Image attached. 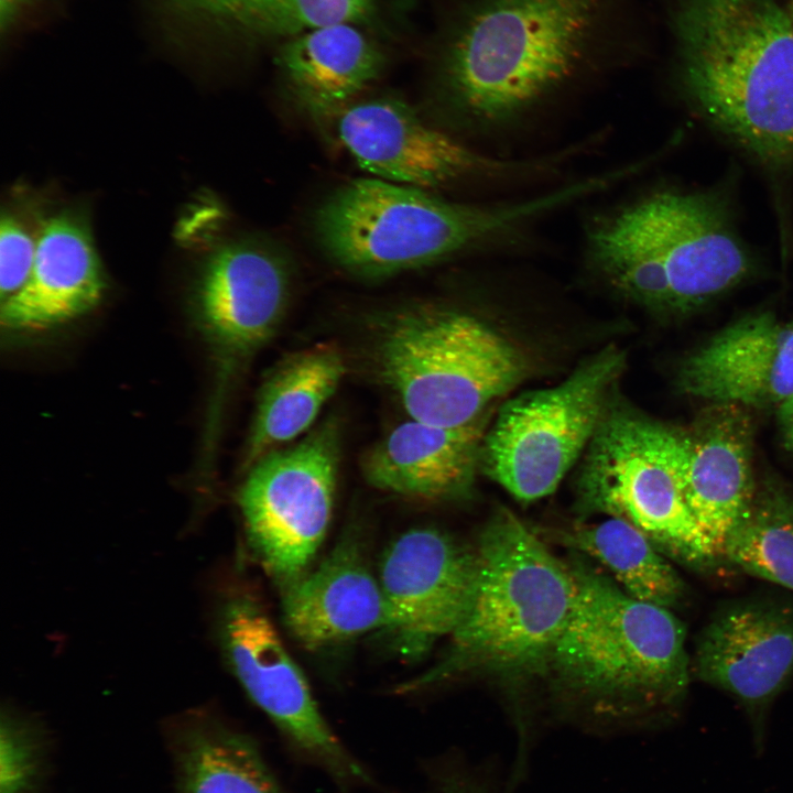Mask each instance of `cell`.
Here are the masks:
<instances>
[{
    "label": "cell",
    "mask_w": 793,
    "mask_h": 793,
    "mask_svg": "<svg viewBox=\"0 0 793 793\" xmlns=\"http://www.w3.org/2000/svg\"><path fill=\"white\" fill-rule=\"evenodd\" d=\"M485 436L484 416L455 427L410 419L366 454L362 474L385 492L424 501L456 499L472 485Z\"/></svg>",
    "instance_id": "19"
},
{
    "label": "cell",
    "mask_w": 793,
    "mask_h": 793,
    "mask_svg": "<svg viewBox=\"0 0 793 793\" xmlns=\"http://www.w3.org/2000/svg\"><path fill=\"white\" fill-rule=\"evenodd\" d=\"M182 793H286L247 735L214 724L188 730L181 753Z\"/></svg>",
    "instance_id": "24"
},
{
    "label": "cell",
    "mask_w": 793,
    "mask_h": 793,
    "mask_svg": "<svg viewBox=\"0 0 793 793\" xmlns=\"http://www.w3.org/2000/svg\"><path fill=\"white\" fill-rule=\"evenodd\" d=\"M470 602L435 666L398 687L412 693L466 673L545 670L573 608L577 585L564 562L512 511L480 532Z\"/></svg>",
    "instance_id": "6"
},
{
    "label": "cell",
    "mask_w": 793,
    "mask_h": 793,
    "mask_svg": "<svg viewBox=\"0 0 793 793\" xmlns=\"http://www.w3.org/2000/svg\"><path fill=\"white\" fill-rule=\"evenodd\" d=\"M588 267L624 300L686 315L734 290L754 271L721 194L659 191L595 220Z\"/></svg>",
    "instance_id": "5"
},
{
    "label": "cell",
    "mask_w": 793,
    "mask_h": 793,
    "mask_svg": "<svg viewBox=\"0 0 793 793\" xmlns=\"http://www.w3.org/2000/svg\"><path fill=\"white\" fill-rule=\"evenodd\" d=\"M676 381L713 403L778 409L793 397V317L759 311L736 319L683 360Z\"/></svg>",
    "instance_id": "17"
},
{
    "label": "cell",
    "mask_w": 793,
    "mask_h": 793,
    "mask_svg": "<svg viewBox=\"0 0 793 793\" xmlns=\"http://www.w3.org/2000/svg\"><path fill=\"white\" fill-rule=\"evenodd\" d=\"M558 539L601 563L636 599L669 609L685 599L682 577L648 536L628 521L609 517L600 523L563 531Z\"/></svg>",
    "instance_id": "23"
},
{
    "label": "cell",
    "mask_w": 793,
    "mask_h": 793,
    "mask_svg": "<svg viewBox=\"0 0 793 793\" xmlns=\"http://www.w3.org/2000/svg\"><path fill=\"white\" fill-rule=\"evenodd\" d=\"M36 242L10 215L0 226V290L2 302L15 294L32 271Z\"/></svg>",
    "instance_id": "28"
},
{
    "label": "cell",
    "mask_w": 793,
    "mask_h": 793,
    "mask_svg": "<svg viewBox=\"0 0 793 793\" xmlns=\"http://www.w3.org/2000/svg\"><path fill=\"white\" fill-rule=\"evenodd\" d=\"M340 457L334 419L248 469L238 495L248 543L285 589L311 569L332 518Z\"/></svg>",
    "instance_id": "10"
},
{
    "label": "cell",
    "mask_w": 793,
    "mask_h": 793,
    "mask_svg": "<svg viewBox=\"0 0 793 793\" xmlns=\"http://www.w3.org/2000/svg\"><path fill=\"white\" fill-rule=\"evenodd\" d=\"M346 367L336 346L317 344L295 351L268 372L257 399L242 467L307 431L337 390Z\"/></svg>",
    "instance_id": "22"
},
{
    "label": "cell",
    "mask_w": 793,
    "mask_h": 793,
    "mask_svg": "<svg viewBox=\"0 0 793 793\" xmlns=\"http://www.w3.org/2000/svg\"><path fill=\"white\" fill-rule=\"evenodd\" d=\"M724 557L749 575L793 591V491L769 484L727 539Z\"/></svg>",
    "instance_id": "25"
},
{
    "label": "cell",
    "mask_w": 793,
    "mask_h": 793,
    "mask_svg": "<svg viewBox=\"0 0 793 793\" xmlns=\"http://www.w3.org/2000/svg\"><path fill=\"white\" fill-rule=\"evenodd\" d=\"M336 116L339 140L362 170L376 178L427 191L532 176L566 159L564 152L529 160L479 152L392 97L350 102Z\"/></svg>",
    "instance_id": "12"
},
{
    "label": "cell",
    "mask_w": 793,
    "mask_h": 793,
    "mask_svg": "<svg viewBox=\"0 0 793 793\" xmlns=\"http://www.w3.org/2000/svg\"><path fill=\"white\" fill-rule=\"evenodd\" d=\"M569 564L576 598L545 667L567 709L602 726L670 714L691 678L684 623L583 560Z\"/></svg>",
    "instance_id": "3"
},
{
    "label": "cell",
    "mask_w": 793,
    "mask_h": 793,
    "mask_svg": "<svg viewBox=\"0 0 793 793\" xmlns=\"http://www.w3.org/2000/svg\"><path fill=\"white\" fill-rule=\"evenodd\" d=\"M654 421L609 405L578 478L584 508L628 521L666 556L705 569L717 556L665 466Z\"/></svg>",
    "instance_id": "9"
},
{
    "label": "cell",
    "mask_w": 793,
    "mask_h": 793,
    "mask_svg": "<svg viewBox=\"0 0 793 793\" xmlns=\"http://www.w3.org/2000/svg\"><path fill=\"white\" fill-rule=\"evenodd\" d=\"M358 23L293 35L278 62L295 97L315 115H336L379 76L383 56Z\"/></svg>",
    "instance_id": "21"
},
{
    "label": "cell",
    "mask_w": 793,
    "mask_h": 793,
    "mask_svg": "<svg viewBox=\"0 0 793 793\" xmlns=\"http://www.w3.org/2000/svg\"><path fill=\"white\" fill-rule=\"evenodd\" d=\"M675 78L713 129L763 166L793 163V19L778 0H675Z\"/></svg>",
    "instance_id": "2"
},
{
    "label": "cell",
    "mask_w": 793,
    "mask_h": 793,
    "mask_svg": "<svg viewBox=\"0 0 793 793\" xmlns=\"http://www.w3.org/2000/svg\"><path fill=\"white\" fill-rule=\"evenodd\" d=\"M377 575L385 606L381 632L399 654L416 659L464 617L477 575L476 550L437 529H412L387 547Z\"/></svg>",
    "instance_id": "13"
},
{
    "label": "cell",
    "mask_w": 793,
    "mask_h": 793,
    "mask_svg": "<svg viewBox=\"0 0 793 793\" xmlns=\"http://www.w3.org/2000/svg\"><path fill=\"white\" fill-rule=\"evenodd\" d=\"M778 419L784 447L793 453V397L778 408Z\"/></svg>",
    "instance_id": "31"
},
{
    "label": "cell",
    "mask_w": 793,
    "mask_h": 793,
    "mask_svg": "<svg viewBox=\"0 0 793 793\" xmlns=\"http://www.w3.org/2000/svg\"><path fill=\"white\" fill-rule=\"evenodd\" d=\"M371 0H256L242 30L289 35L338 23H360Z\"/></svg>",
    "instance_id": "26"
},
{
    "label": "cell",
    "mask_w": 793,
    "mask_h": 793,
    "mask_svg": "<svg viewBox=\"0 0 793 793\" xmlns=\"http://www.w3.org/2000/svg\"><path fill=\"white\" fill-rule=\"evenodd\" d=\"M283 622L304 648L319 650L382 631L385 606L361 540L349 533L313 569L282 590Z\"/></svg>",
    "instance_id": "18"
},
{
    "label": "cell",
    "mask_w": 793,
    "mask_h": 793,
    "mask_svg": "<svg viewBox=\"0 0 793 793\" xmlns=\"http://www.w3.org/2000/svg\"><path fill=\"white\" fill-rule=\"evenodd\" d=\"M430 793H511V790L507 785L501 791L474 767L456 764L434 774Z\"/></svg>",
    "instance_id": "29"
},
{
    "label": "cell",
    "mask_w": 793,
    "mask_h": 793,
    "mask_svg": "<svg viewBox=\"0 0 793 793\" xmlns=\"http://www.w3.org/2000/svg\"><path fill=\"white\" fill-rule=\"evenodd\" d=\"M290 268L279 252L256 242L227 243L207 259L195 287L198 328L230 379L275 334L290 295Z\"/></svg>",
    "instance_id": "14"
},
{
    "label": "cell",
    "mask_w": 793,
    "mask_h": 793,
    "mask_svg": "<svg viewBox=\"0 0 793 793\" xmlns=\"http://www.w3.org/2000/svg\"><path fill=\"white\" fill-rule=\"evenodd\" d=\"M374 352L410 419L446 427L482 417L529 370L521 349L487 321L434 303L389 313Z\"/></svg>",
    "instance_id": "7"
},
{
    "label": "cell",
    "mask_w": 793,
    "mask_h": 793,
    "mask_svg": "<svg viewBox=\"0 0 793 793\" xmlns=\"http://www.w3.org/2000/svg\"><path fill=\"white\" fill-rule=\"evenodd\" d=\"M184 12L197 18L241 29L256 0H172Z\"/></svg>",
    "instance_id": "30"
},
{
    "label": "cell",
    "mask_w": 793,
    "mask_h": 793,
    "mask_svg": "<svg viewBox=\"0 0 793 793\" xmlns=\"http://www.w3.org/2000/svg\"><path fill=\"white\" fill-rule=\"evenodd\" d=\"M36 768L35 746L26 727L2 714L0 727V793H28Z\"/></svg>",
    "instance_id": "27"
},
{
    "label": "cell",
    "mask_w": 793,
    "mask_h": 793,
    "mask_svg": "<svg viewBox=\"0 0 793 793\" xmlns=\"http://www.w3.org/2000/svg\"><path fill=\"white\" fill-rule=\"evenodd\" d=\"M789 12H790V14H791V17H792V19H793V0H790V3H789Z\"/></svg>",
    "instance_id": "32"
},
{
    "label": "cell",
    "mask_w": 793,
    "mask_h": 793,
    "mask_svg": "<svg viewBox=\"0 0 793 793\" xmlns=\"http://www.w3.org/2000/svg\"><path fill=\"white\" fill-rule=\"evenodd\" d=\"M617 0H472L439 66L445 106L466 128L511 129L596 61Z\"/></svg>",
    "instance_id": "1"
},
{
    "label": "cell",
    "mask_w": 793,
    "mask_h": 793,
    "mask_svg": "<svg viewBox=\"0 0 793 793\" xmlns=\"http://www.w3.org/2000/svg\"><path fill=\"white\" fill-rule=\"evenodd\" d=\"M624 363L609 346L560 384L509 400L484 438L487 475L521 502L551 495L593 439Z\"/></svg>",
    "instance_id": "8"
},
{
    "label": "cell",
    "mask_w": 793,
    "mask_h": 793,
    "mask_svg": "<svg viewBox=\"0 0 793 793\" xmlns=\"http://www.w3.org/2000/svg\"><path fill=\"white\" fill-rule=\"evenodd\" d=\"M104 290L86 228L72 216L57 215L42 228L28 281L2 302L1 324L15 332L51 328L90 312Z\"/></svg>",
    "instance_id": "20"
},
{
    "label": "cell",
    "mask_w": 793,
    "mask_h": 793,
    "mask_svg": "<svg viewBox=\"0 0 793 793\" xmlns=\"http://www.w3.org/2000/svg\"><path fill=\"white\" fill-rule=\"evenodd\" d=\"M216 629L231 672L291 750L321 768L345 793L372 786L370 774L324 718L258 598L247 590L227 594L217 609Z\"/></svg>",
    "instance_id": "11"
},
{
    "label": "cell",
    "mask_w": 793,
    "mask_h": 793,
    "mask_svg": "<svg viewBox=\"0 0 793 793\" xmlns=\"http://www.w3.org/2000/svg\"><path fill=\"white\" fill-rule=\"evenodd\" d=\"M692 672L737 697L758 720L793 681V602L738 599L715 611L698 634Z\"/></svg>",
    "instance_id": "16"
},
{
    "label": "cell",
    "mask_w": 793,
    "mask_h": 793,
    "mask_svg": "<svg viewBox=\"0 0 793 793\" xmlns=\"http://www.w3.org/2000/svg\"><path fill=\"white\" fill-rule=\"evenodd\" d=\"M741 408L714 403L687 431L653 423L659 453L717 558L757 489L751 424Z\"/></svg>",
    "instance_id": "15"
},
{
    "label": "cell",
    "mask_w": 793,
    "mask_h": 793,
    "mask_svg": "<svg viewBox=\"0 0 793 793\" xmlns=\"http://www.w3.org/2000/svg\"><path fill=\"white\" fill-rule=\"evenodd\" d=\"M587 194L574 181L544 194L502 203H461L376 177L338 188L318 207L314 231L341 270L376 280L520 237L536 220Z\"/></svg>",
    "instance_id": "4"
}]
</instances>
